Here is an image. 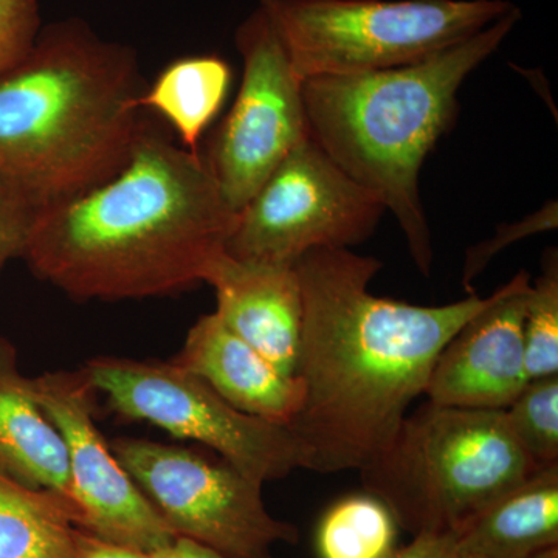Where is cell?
I'll return each instance as SVG.
<instances>
[{
    "instance_id": "2e32d148",
    "label": "cell",
    "mask_w": 558,
    "mask_h": 558,
    "mask_svg": "<svg viewBox=\"0 0 558 558\" xmlns=\"http://www.w3.org/2000/svg\"><path fill=\"white\" fill-rule=\"evenodd\" d=\"M461 558H531L558 546V464L520 486L454 532Z\"/></svg>"
},
{
    "instance_id": "ac0fdd59",
    "label": "cell",
    "mask_w": 558,
    "mask_h": 558,
    "mask_svg": "<svg viewBox=\"0 0 558 558\" xmlns=\"http://www.w3.org/2000/svg\"><path fill=\"white\" fill-rule=\"evenodd\" d=\"M75 524L60 495L0 472V558H76Z\"/></svg>"
},
{
    "instance_id": "9c48e42d",
    "label": "cell",
    "mask_w": 558,
    "mask_h": 558,
    "mask_svg": "<svg viewBox=\"0 0 558 558\" xmlns=\"http://www.w3.org/2000/svg\"><path fill=\"white\" fill-rule=\"evenodd\" d=\"M112 450L179 537L236 558H270L278 543L299 542V529L270 515L263 484L229 462L146 439H116Z\"/></svg>"
},
{
    "instance_id": "ba28073f",
    "label": "cell",
    "mask_w": 558,
    "mask_h": 558,
    "mask_svg": "<svg viewBox=\"0 0 558 558\" xmlns=\"http://www.w3.org/2000/svg\"><path fill=\"white\" fill-rule=\"evenodd\" d=\"M381 202L311 137L303 140L238 213L227 255L295 266L315 248H351L373 236Z\"/></svg>"
},
{
    "instance_id": "3957f363",
    "label": "cell",
    "mask_w": 558,
    "mask_h": 558,
    "mask_svg": "<svg viewBox=\"0 0 558 558\" xmlns=\"http://www.w3.org/2000/svg\"><path fill=\"white\" fill-rule=\"evenodd\" d=\"M143 92L131 47L76 17L40 28L0 72V182L38 213L108 182L145 124Z\"/></svg>"
},
{
    "instance_id": "52a82bcc",
    "label": "cell",
    "mask_w": 558,
    "mask_h": 558,
    "mask_svg": "<svg viewBox=\"0 0 558 558\" xmlns=\"http://www.w3.org/2000/svg\"><path fill=\"white\" fill-rule=\"evenodd\" d=\"M83 371L120 416L204 444L256 483L282 480L304 468L292 429L234 409L172 360L100 357L89 360Z\"/></svg>"
},
{
    "instance_id": "7a4b0ae2",
    "label": "cell",
    "mask_w": 558,
    "mask_h": 558,
    "mask_svg": "<svg viewBox=\"0 0 558 558\" xmlns=\"http://www.w3.org/2000/svg\"><path fill=\"white\" fill-rule=\"evenodd\" d=\"M236 219L202 153L146 120L119 174L39 213L22 259L76 301L175 295L205 282Z\"/></svg>"
},
{
    "instance_id": "9a60e30c",
    "label": "cell",
    "mask_w": 558,
    "mask_h": 558,
    "mask_svg": "<svg viewBox=\"0 0 558 558\" xmlns=\"http://www.w3.org/2000/svg\"><path fill=\"white\" fill-rule=\"evenodd\" d=\"M0 472L25 486L60 495L73 508L64 439L39 405L33 377L22 373L16 347L3 337H0Z\"/></svg>"
},
{
    "instance_id": "83f0119b",
    "label": "cell",
    "mask_w": 558,
    "mask_h": 558,
    "mask_svg": "<svg viewBox=\"0 0 558 558\" xmlns=\"http://www.w3.org/2000/svg\"><path fill=\"white\" fill-rule=\"evenodd\" d=\"M531 558H558V546L557 548H550L548 550H543V553L537 554V556Z\"/></svg>"
},
{
    "instance_id": "484cf974",
    "label": "cell",
    "mask_w": 558,
    "mask_h": 558,
    "mask_svg": "<svg viewBox=\"0 0 558 558\" xmlns=\"http://www.w3.org/2000/svg\"><path fill=\"white\" fill-rule=\"evenodd\" d=\"M76 558H150L142 550L126 548L106 542L90 532L78 529L76 534Z\"/></svg>"
},
{
    "instance_id": "44dd1931",
    "label": "cell",
    "mask_w": 558,
    "mask_h": 558,
    "mask_svg": "<svg viewBox=\"0 0 558 558\" xmlns=\"http://www.w3.org/2000/svg\"><path fill=\"white\" fill-rule=\"evenodd\" d=\"M529 381L558 376V258L550 250L532 282L523 322Z\"/></svg>"
},
{
    "instance_id": "4316f807",
    "label": "cell",
    "mask_w": 558,
    "mask_h": 558,
    "mask_svg": "<svg viewBox=\"0 0 558 558\" xmlns=\"http://www.w3.org/2000/svg\"><path fill=\"white\" fill-rule=\"evenodd\" d=\"M149 556L150 558H236L186 537H178L170 545L149 554Z\"/></svg>"
},
{
    "instance_id": "cb8c5ba5",
    "label": "cell",
    "mask_w": 558,
    "mask_h": 558,
    "mask_svg": "<svg viewBox=\"0 0 558 558\" xmlns=\"http://www.w3.org/2000/svg\"><path fill=\"white\" fill-rule=\"evenodd\" d=\"M39 213L0 182V271L24 256Z\"/></svg>"
},
{
    "instance_id": "e0dca14e",
    "label": "cell",
    "mask_w": 558,
    "mask_h": 558,
    "mask_svg": "<svg viewBox=\"0 0 558 558\" xmlns=\"http://www.w3.org/2000/svg\"><path fill=\"white\" fill-rule=\"evenodd\" d=\"M231 83L229 62L215 54L186 57L161 70L140 97V108L167 121L191 153H201V140L218 116Z\"/></svg>"
},
{
    "instance_id": "603a6c76",
    "label": "cell",
    "mask_w": 558,
    "mask_h": 558,
    "mask_svg": "<svg viewBox=\"0 0 558 558\" xmlns=\"http://www.w3.org/2000/svg\"><path fill=\"white\" fill-rule=\"evenodd\" d=\"M43 27L39 0H0V72L31 51Z\"/></svg>"
},
{
    "instance_id": "4fadbf2b",
    "label": "cell",
    "mask_w": 558,
    "mask_h": 558,
    "mask_svg": "<svg viewBox=\"0 0 558 558\" xmlns=\"http://www.w3.org/2000/svg\"><path fill=\"white\" fill-rule=\"evenodd\" d=\"M205 284L216 295L220 322L282 373L295 376L303 299L295 266L240 260L222 253Z\"/></svg>"
},
{
    "instance_id": "6da1fadb",
    "label": "cell",
    "mask_w": 558,
    "mask_h": 558,
    "mask_svg": "<svg viewBox=\"0 0 558 558\" xmlns=\"http://www.w3.org/2000/svg\"><path fill=\"white\" fill-rule=\"evenodd\" d=\"M303 328L295 376L303 399L289 428L311 472L365 468L424 395L444 347L487 299L417 306L369 292L381 260L315 248L295 263Z\"/></svg>"
},
{
    "instance_id": "5bb4252c",
    "label": "cell",
    "mask_w": 558,
    "mask_h": 558,
    "mask_svg": "<svg viewBox=\"0 0 558 558\" xmlns=\"http://www.w3.org/2000/svg\"><path fill=\"white\" fill-rule=\"evenodd\" d=\"M172 362L207 381L220 398L250 416L289 427L299 413L303 399L299 377L279 371L227 328L215 312L194 323Z\"/></svg>"
},
{
    "instance_id": "30bf717a",
    "label": "cell",
    "mask_w": 558,
    "mask_h": 558,
    "mask_svg": "<svg viewBox=\"0 0 558 558\" xmlns=\"http://www.w3.org/2000/svg\"><path fill=\"white\" fill-rule=\"evenodd\" d=\"M244 73L236 100L202 153L223 197L240 213L281 161L310 137L299 78L266 11L236 32Z\"/></svg>"
},
{
    "instance_id": "ffe728a7",
    "label": "cell",
    "mask_w": 558,
    "mask_h": 558,
    "mask_svg": "<svg viewBox=\"0 0 558 558\" xmlns=\"http://www.w3.org/2000/svg\"><path fill=\"white\" fill-rule=\"evenodd\" d=\"M505 414L513 439L535 469L558 464V376L529 381Z\"/></svg>"
},
{
    "instance_id": "7402d4cb",
    "label": "cell",
    "mask_w": 558,
    "mask_h": 558,
    "mask_svg": "<svg viewBox=\"0 0 558 558\" xmlns=\"http://www.w3.org/2000/svg\"><path fill=\"white\" fill-rule=\"evenodd\" d=\"M556 202H549L546 207L529 216V218L521 220V222L512 223V226H509V223L499 226L497 233H495L492 240L481 242V244L473 245V247L468 250L464 269H462V286L470 292V284H472L473 279L478 278L484 269H486L492 258L508 247L509 244H512V242L532 236V234L535 233H542V231L556 229Z\"/></svg>"
},
{
    "instance_id": "8fae6325",
    "label": "cell",
    "mask_w": 558,
    "mask_h": 558,
    "mask_svg": "<svg viewBox=\"0 0 558 558\" xmlns=\"http://www.w3.org/2000/svg\"><path fill=\"white\" fill-rule=\"evenodd\" d=\"M36 399L68 449L72 502L84 531L153 554L179 537L154 508L95 422V395L84 371L33 377Z\"/></svg>"
},
{
    "instance_id": "5b68a950",
    "label": "cell",
    "mask_w": 558,
    "mask_h": 558,
    "mask_svg": "<svg viewBox=\"0 0 558 558\" xmlns=\"http://www.w3.org/2000/svg\"><path fill=\"white\" fill-rule=\"evenodd\" d=\"M359 472L363 490L416 537L461 531L537 469L513 439L505 410L427 400Z\"/></svg>"
},
{
    "instance_id": "7c38bea8",
    "label": "cell",
    "mask_w": 558,
    "mask_h": 558,
    "mask_svg": "<svg viewBox=\"0 0 558 558\" xmlns=\"http://www.w3.org/2000/svg\"><path fill=\"white\" fill-rule=\"evenodd\" d=\"M531 275L521 270L454 333L424 396L439 405L506 410L529 384L523 322Z\"/></svg>"
},
{
    "instance_id": "d4e9b609",
    "label": "cell",
    "mask_w": 558,
    "mask_h": 558,
    "mask_svg": "<svg viewBox=\"0 0 558 558\" xmlns=\"http://www.w3.org/2000/svg\"><path fill=\"white\" fill-rule=\"evenodd\" d=\"M391 558H461L454 534L416 535L405 548L396 550Z\"/></svg>"
},
{
    "instance_id": "d6986e66",
    "label": "cell",
    "mask_w": 558,
    "mask_h": 558,
    "mask_svg": "<svg viewBox=\"0 0 558 558\" xmlns=\"http://www.w3.org/2000/svg\"><path fill=\"white\" fill-rule=\"evenodd\" d=\"M398 523L387 506L369 494L349 495L333 502L315 534L318 558H391Z\"/></svg>"
},
{
    "instance_id": "277c9868",
    "label": "cell",
    "mask_w": 558,
    "mask_h": 558,
    "mask_svg": "<svg viewBox=\"0 0 558 558\" xmlns=\"http://www.w3.org/2000/svg\"><path fill=\"white\" fill-rule=\"evenodd\" d=\"M519 20L513 7L476 35L403 68L303 81L310 137L395 215L424 277L433 242L418 191L422 165L453 124L462 83Z\"/></svg>"
},
{
    "instance_id": "8992f818",
    "label": "cell",
    "mask_w": 558,
    "mask_h": 558,
    "mask_svg": "<svg viewBox=\"0 0 558 558\" xmlns=\"http://www.w3.org/2000/svg\"><path fill=\"white\" fill-rule=\"evenodd\" d=\"M300 80L403 68L476 35L506 0H260Z\"/></svg>"
}]
</instances>
